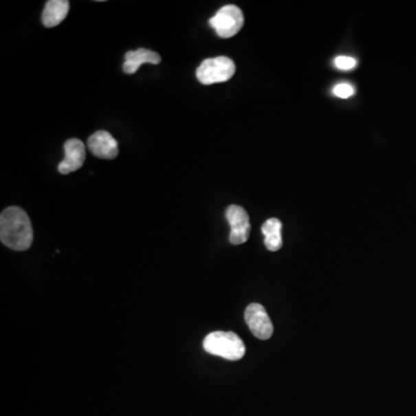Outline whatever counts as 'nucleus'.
<instances>
[{
  "label": "nucleus",
  "mask_w": 416,
  "mask_h": 416,
  "mask_svg": "<svg viewBox=\"0 0 416 416\" xmlns=\"http://www.w3.org/2000/svg\"><path fill=\"white\" fill-rule=\"evenodd\" d=\"M0 239L5 246L25 251L33 244L34 230L28 214L20 207H8L0 217Z\"/></svg>",
  "instance_id": "f257e3e1"
},
{
  "label": "nucleus",
  "mask_w": 416,
  "mask_h": 416,
  "mask_svg": "<svg viewBox=\"0 0 416 416\" xmlns=\"http://www.w3.org/2000/svg\"><path fill=\"white\" fill-rule=\"evenodd\" d=\"M203 344L207 353L229 361H237L245 355V344L234 332L217 331L210 333Z\"/></svg>",
  "instance_id": "f03ea898"
},
{
  "label": "nucleus",
  "mask_w": 416,
  "mask_h": 416,
  "mask_svg": "<svg viewBox=\"0 0 416 416\" xmlns=\"http://www.w3.org/2000/svg\"><path fill=\"white\" fill-rule=\"evenodd\" d=\"M235 63L228 57L205 59L197 69V79L203 85L226 83L235 74Z\"/></svg>",
  "instance_id": "7ed1b4c3"
},
{
  "label": "nucleus",
  "mask_w": 416,
  "mask_h": 416,
  "mask_svg": "<svg viewBox=\"0 0 416 416\" xmlns=\"http://www.w3.org/2000/svg\"><path fill=\"white\" fill-rule=\"evenodd\" d=\"M210 25L213 27L217 36L221 39H230L242 30L244 17L241 8L235 5H226L210 19Z\"/></svg>",
  "instance_id": "20e7f679"
},
{
  "label": "nucleus",
  "mask_w": 416,
  "mask_h": 416,
  "mask_svg": "<svg viewBox=\"0 0 416 416\" xmlns=\"http://www.w3.org/2000/svg\"><path fill=\"white\" fill-rule=\"evenodd\" d=\"M245 322L250 331L259 340H267L273 334V324L261 304L252 303L245 310Z\"/></svg>",
  "instance_id": "39448f33"
},
{
  "label": "nucleus",
  "mask_w": 416,
  "mask_h": 416,
  "mask_svg": "<svg viewBox=\"0 0 416 416\" xmlns=\"http://www.w3.org/2000/svg\"><path fill=\"white\" fill-rule=\"evenodd\" d=\"M226 217L230 225V235L229 241L234 245H239L249 239L251 225H250L249 214L243 207L232 205L226 210Z\"/></svg>",
  "instance_id": "423d86ee"
},
{
  "label": "nucleus",
  "mask_w": 416,
  "mask_h": 416,
  "mask_svg": "<svg viewBox=\"0 0 416 416\" xmlns=\"http://www.w3.org/2000/svg\"><path fill=\"white\" fill-rule=\"evenodd\" d=\"M64 152H65V157L59 163V173L62 175H67L79 171L86 160V147L83 145V142L76 138L69 139L64 144Z\"/></svg>",
  "instance_id": "0eeeda50"
},
{
  "label": "nucleus",
  "mask_w": 416,
  "mask_h": 416,
  "mask_svg": "<svg viewBox=\"0 0 416 416\" xmlns=\"http://www.w3.org/2000/svg\"><path fill=\"white\" fill-rule=\"evenodd\" d=\"M88 149L100 159L113 160L118 155V142L107 131H98L88 139Z\"/></svg>",
  "instance_id": "6e6552de"
},
{
  "label": "nucleus",
  "mask_w": 416,
  "mask_h": 416,
  "mask_svg": "<svg viewBox=\"0 0 416 416\" xmlns=\"http://www.w3.org/2000/svg\"><path fill=\"white\" fill-rule=\"evenodd\" d=\"M153 64L157 65L161 63V57L159 54H156L154 51L149 50V49H138V50L129 51L125 54V62L123 64L124 73L127 74H133L137 72L139 67L142 64Z\"/></svg>",
  "instance_id": "1a4fd4ad"
},
{
  "label": "nucleus",
  "mask_w": 416,
  "mask_h": 416,
  "mask_svg": "<svg viewBox=\"0 0 416 416\" xmlns=\"http://www.w3.org/2000/svg\"><path fill=\"white\" fill-rule=\"evenodd\" d=\"M69 3L67 0H49L45 4L42 21L47 28H52L62 23L69 14Z\"/></svg>",
  "instance_id": "9d476101"
},
{
  "label": "nucleus",
  "mask_w": 416,
  "mask_h": 416,
  "mask_svg": "<svg viewBox=\"0 0 416 416\" xmlns=\"http://www.w3.org/2000/svg\"><path fill=\"white\" fill-rule=\"evenodd\" d=\"M281 230H283V223L279 219H268L261 227V232L265 236V246L270 251H279L283 246V236H281Z\"/></svg>",
  "instance_id": "9b49d317"
},
{
  "label": "nucleus",
  "mask_w": 416,
  "mask_h": 416,
  "mask_svg": "<svg viewBox=\"0 0 416 416\" xmlns=\"http://www.w3.org/2000/svg\"><path fill=\"white\" fill-rule=\"evenodd\" d=\"M333 94L336 95L337 98H351L355 94V89L351 83H338L333 88Z\"/></svg>",
  "instance_id": "f8f14e48"
},
{
  "label": "nucleus",
  "mask_w": 416,
  "mask_h": 416,
  "mask_svg": "<svg viewBox=\"0 0 416 416\" xmlns=\"http://www.w3.org/2000/svg\"><path fill=\"white\" fill-rule=\"evenodd\" d=\"M334 66L342 71H351L358 66V61L353 57H348V56H339L334 59Z\"/></svg>",
  "instance_id": "ddd939ff"
}]
</instances>
